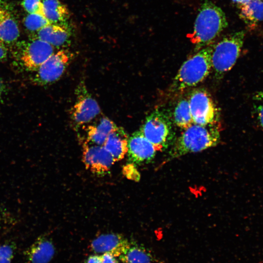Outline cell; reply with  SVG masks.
I'll use <instances>...</instances> for the list:
<instances>
[{
  "label": "cell",
  "mask_w": 263,
  "mask_h": 263,
  "mask_svg": "<svg viewBox=\"0 0 263 263\" xmlns=\"http://www.w3.org/2000/svg\"><path fill=\"white\" fill-rule=\"evenodd\" d=\"M220 138L218 124L205 126L193 124L175 139L170 147L167 161L215 147Z\"/></svg>",
  "instance_id": "obj_1"
},
{
  "label": "cell",
  "mask_w": 263,
  "mask_h": 263,
  "mask_svg": "<svg viewBox=\"0 0 263 263\" xmlns=\"http://www.w3.org/2000/svg\"><path fill=\"white\" fill-rule=\"evenodd\" d=\"M227 26L223 10L212 1L207 0L202 4L196 17L192 32L188 37L199 51L213 41Z\"/></svg>",
  "instance_id": "obj_2"
},
{
  "label": "cell",
  "mask_w": 263,
  "mask_h": 263,
  "mask_svg": "<svg viewBox=\"0 0 263 263\" xmlns=\"http://www.w3.org/2000/svg\"><path fill=\"white\" fill-rule=\"evenodd\" d=\"M214 44L205 47L186 60L174 77L170 91L178 93L204 81L212 69Z\"/></svg>",
  "instance_id": "obj_3"
},
{
  "label": "cell",
  "mask_w": 263,
  "mask_h": 263,
  "mask_svg": "<svg viewBox=\"0 0 263 263\" xmlns=\"http://www.w3.org/2000/svg\"><path fill=\"white\" fill-rule=\"evenodd\" d=\"M244 31L233 33L214 44L212 54V69L215 78L220 79L236 63L242 50Z\"/></svg>",
  "instance_id": "obj_4"
},
{
  "label": "cell",
  "mask_w": 263,
  "mask_h": 263,
  "mask_svg": "<svg viewBox=\"0 0 263 263\" xmlns=\"http://www.w3.org/2000/svg\"><path fill=\"white\" fill-rule=\"evenodd\" d=\"M157 151H164L175 140L171 119L167 112L156 109L147 116L140 129Z\"/></svg>",
  "instance_id": "obj_5"
},
{
  "label": "cell",
  "mask_w": 263,
  "mask_h": 263,
  "mask_svg": "<svg viewBox=\"0 0 263 263\" xmlns=\"http://www.w3.org/2000/svg\"><path fill=\"white\" fill-rule=\"evenodd\" d=\"M188 98L193 124L204 126L218 124L219 109L207 90L194 89Z\"/></svg>",
  "instance_id": "obj_6"
},
{
  "label": "cell",
  "mask_w": 263,
  "mask_h": 263,
  "mask_svg": "<svg viewBox=\"0 0 263 263\" xmlns=\"http://www.w3.org/2000/svg\"><path fill=\"white\" fill-rule=\"evenodd\" d=\"M75 101L72 107L70 118L75 129L94 119L101 113L98 102L89 93L83 80H81L75 91Z\"/></svg>",
  "instance_id": "obj_7"
},
{
  "label": "cell",
  "mask_w": 263,
  "mask_h": 263,
  "mask_svg": "<svg viewBox=\"0 0 263 263\" xmlns=\"http://www.w3.org/2000/svg\"><path fill=\"white\" fill-rule=\"evenodd\" d=\"M73 58V54L60 49L51 56L35 71L33 81L41 86L52 84L59 80Z\"/></svg>",
  "instance_id": "obj_8"
},
{
  "label": "cell",
  "mask_w": 263,
  "mask_h": 263,
  "mask_svg": "<svg viewBox=\"0 0 263 263\" xmlns=\"http://www.w3.org/2000/svg\"><path fill=\"white\" fill-rule=\"evenodd\" d=\"M56 49L48 43L34 38L23 43L17 56L21 65L27 70L34 72L56 52Z\"/></svg>",
  "instance_id": "obj_9"
},
{
  "label": "cell",
  "mask_w": 263,
  "mask_h": 263,
  "mask_svg": "<svg viewBox=\"0 0 263 263\" xmlns=\"http://www.w3.org/2000/svg\"><path fill=\"white\" fill-rule=\"evenodd\" d=\"M82 161L87 169L97 175H104L115 162L103 146L86 140L82 143Z\"/></svg>",
  "instance_id": "obj_10"
},
{
  "label": "cell",
  "mask_w": 263,
  "mask_h": 263,
  "mask_svg": "<svg viewBox=\"0 0 263 263\" xmlns=\"http://www.w3.org/2000/svg\"><path fill=\"white\" fill-rule=\"evenodd\" d=\"M157 150L143 134L140 129L129 137L128 143V157L134 165L148 163L155 157Z\"/></svg>",
  "instance_id": "obj_11"
},
{
  "label": "cell",
  "mask_w": 263,
  "mask_h": 263,
  "mask_svg": "<svg viewBox=\"0 0 263 263\" xmlns=\"http://www.w3.org/2000/svg\"><path fill=\"white\" fill-rule=\"evenodd\" d=\"M129 242L120 234H103L94 239L90 247L96 254L109 253L118 258L127 247Z\"/></svg>",
  "instance_id": "obj_12"
},
{
  "label": "cell",
  "mask_w": 263,
  "mask_h": 263,
  "mask_svg": "<svg viewBox=\"0 0 263 263\" xmlns=\"http://www.w3.org/2000/svg\"><path fill=\"white\" fill-rule=\"evenodd\" d=\"M55 251L54 244L50 238L39 236L24 251L25 263H49Z\"/></svg>",
  "instance_id": "obj_13"
},
{
  "label": "cell",
  "mask_w": 263,
  "mask_h": 263,
  "mask_svg": "<svg viewBox=\"0 0 263 263\" xmlns=\"http://www.w3.org/2000/svg\"><path fill=\"white\" fill-rule=\"evenodd\" d=\"M19 37L18 23L7 6L0 3V40L5 45L15 42Z\"/></svg>",
  "instance_id": "obj_14"
},
{
  "label": "cell",
  "mask_w": 263,
  "mask_h": 263,
  "mask_svg": "<svg viewBox=\"0 0 263 263\" xmlns=\"http://www.w3.org/2000/svg\"><path fill=\"white\" fill-rule=\"evenodd\" d=\"M70 31L59 25L50 23L36 33L35 38L45 41L57 49L70 43Z\"/></svg>",
  "instance_id": "obj_15"
},
{
  "label": "cell",
  "mask_w": 263,
  "mask_h": 263,
  "mask_svg": "<svg viewBox=\"0 0 263 263\" xmlns=\"http://www.w3.org/2000/svg\"><path fill=\"white\" fill-rule=\"evenodd\" d=\"M42 11L50 23L69 30L70 13L66 5L59 0H42Z\"/></svg>",
  "instance_id": "obj_16"
},
{
  "label": "cell",
  "mask_w": 263,
  "mask_h": 263,
  "mask_svg": "<svg viewBox=\"0 0 263 263\" xmlns=\"http://www.w3.org/2000/svg\"><path fill=\"white\" fill-rule=\"evenodd\" d=\"M117 127L108 117H101L86 127V140L94 144L103 146L109 135Z\"/></svg>",
  "instance_id": "obj_17"
},
{
  "label": "cell",
  "mask_w": 263,
  "mask_h": 263,
  "mask_svg": "<svg viewBox=\"0 0 263 263\" xmlns=\"http://www.w3.org/2000/svg\"><path fill=\"white\" fill-rule=\"evenodd\" d=\"M129 137L125 130L120 127L108 136L103 146L115 161L122 159L127 153Z\"/></svg>",
  "instance_id": "obj_18"
},
{
  "label": "cell",
  "mask_w": 263,
  "mask_h": 263,
  "mask_svg": "<svg viewBox=\"0 0 263 263\" xmlns=\"http://www.w3.org/2000/svg\"><path fill=\"white\" fill-rule=\"evenodd\" d=\"M120 263H155L151 252L144 245L130 241L124 252L118 257Z\"/></svg>",
  "instance_id": "obj_19"
},
{
  "label": "cell",
  "mask_w": 263,
  "mask_h": 263,
  "mask_svg": "<svg viewBox=\"0 0 263 263\" xmlns=\"http://www.w3.org/2000/svg\"><path fill=\"white\" fill-rule=\"evenodd\" d=\"M240 17L250 28L253 29L263 20V1L250 0L241 6Z\"/></svg>",
  "instance_id": "obj_20"
},
{
  "label": "cell",
  "mask_w": 263,
  "mask_h": 263,
  "mask_svg": "<svg viewBox=\"0 0 263 263\" xmlns=\"http://www.w3.org/2000/svg\"><path fill=\"white\" fill-rule=\"evenodd\" d=\"M173 121L184 130L193 124L188 98H182L177 103L173 113Z\"/></svg>",
  "instance_id": "obj_21"
},
{
  "label": "cell",
  "mask_w": 263,
  "mask_h": 263,
  "mask_svg": "<svg viewBox=\"0 0 263 263\" xmlns=\"http://www.w3.org/2000/svg\"><path fill=\"white\" fill-rule=\"evenodd\" d=\"M50 23L41 13L28 14L24 19V25L26 29L36 33Z\"/></svg>",
  "instance_id": "obj_22"
},
{
  "label": "cell",
  "mask_w": 263,
  "mask_h": 263,
  "mask_svg": "<svg viewBox=\"0 0 263 263\" xmlns=\"http://www.w3.org/2000/svg\"><path fill=\"white\" fill-rule=\"evenodd\" d=\"M17 249L16 244L6 242L0 245V263H11Z\"/></svg>",
  "instance_id": "obj_23"
},
{
  "label": "cell",
  "mask_w": 263,
  "mask_h": 263,
  "mask_svg": "<svg viewBox=\"0 0 263 263\" xmlns=\"http://www.w3.org/2000/svg\"><path fill=\"white\" fill-rule=\"evenodd\" d=\"M254 116L258 124L263 130V91L257 92L253 97Z\"/></svg>",
  "instance_id": "obj_24"
},
{
  "label": "cell",
  "mask_w": 263,
  "mask_h": 263,
  "mask_svg": "<svg viewBox=\"0 0 263 263\" xmlns=\"http://www.w3.org/2000/svg\"><path fill=\"white\" fill-rule=\"evenodd\" d=\"M22 5L28 14L41 13L43 14L42 0H23Z\"/></svg>",
  "instance_id": "obj_25"
},
{
  "label": "cell",
  "mask_w": 263,
  "mask_h": 263,
  "mask_svg": "<svg viewBox=\"0 0 263 263\" xmlns=\"http://www.w3.org/2000/svg\"><path fill=\"white\" fill-rule=\"evenodd\" d=\"M134 165L130 163L124 166L123 169L124 174L129 179L135 180L139 179V175L137 171L134 167Z\"/></svg>",
  "instance_id": "obj_26"
},
{
  "label": "cell",
  "mask_w": 263,
  "mask_h": 263,
  "mask_svg": "<svg viewBox=\"0 0 263 263\" xmlns=\"http://www.w3.org/2000/svg\"><path fill=\"white\" fill-rule=\"evenodd\" d=\"M12 217L3 210L0 209V229L2 226L6 225L12 222Z\"/></svg>",
  "instance_id": "obj_27"
},
{
  "label": "cell",
  "mask_w": 263,
  "mask_h": 263,
  "mask_svg": "<svg viewBox=\"0 0 263 263\" xmlns=\"http://www.w3.org/2000/svg\"><path fill=\"white\" fill-rule=\"evenodd\" d=\"M100 257L102 263H120L117 257L109 253L102 254Z\"/></svg>",
  "instance_id": "obj_28"
},
{
  "label": "cell",
  "mask_w": 263,
  "mask_h": 263,
  "mask_svg": "<svg viewBox=\"0 0 263 263\" xmlns=\"http://www.w3.org/2000/svg\"><path fill=\"white\" fill-rule=\"evenodd\" d=\"M84 263H102L100 255H90L85 260Z\"/></svg>",
  "instance_id": "obj_29"
},
{
  "label": "cell",
  "mask_w": 263,
  "mask_h": 263,
  "mask_svg": "<svg viewBox=\"0 0 263 263\" xmlns=\"http://www.w3.org/2000/svg\"><path fill=\"white\" fill-rule=\"evenodd\" d=\"M7 56L6 45L0 40V61L3 60Z\"/></svg>",
  "instance_id": "obj_30"
},
{
  "label": "cell",
  "mask_w": 263,
  "mask_h": 263,
  "mask_svg": "<svg viewBox=\"0 0 263 263\" xmlns=\"http://www.w3.org/2000/svg\"><path fill=\"white\" fill-rule=\"evenodd\" d=\"M250 0H232L233 1L240 4L241 6L248 3Z\"/></svg>",
  "instance_id": "obj_31"
},
{
  "label": "cell",
  "mask_w": 263,
  "mask_h": 263,
  "mask_svg": "<svg viewBox=\"0 0 263 263\" xmlns=\"http://www.w3.org/2000/svg\"><path fill=\"white\" fill-rule=\"evenodd\" d=\"M4 91V85L0 79V98L1 96Z\"/></svg>",
  "instance_id": "obj_32"
},
{
  "label": "cell",
  "mask_w": 263,
  "mask_h": 263,
  "mask_svg": "<svg viewBox=\"0 0 263 263\" xmlns=\"http://www.w3.org/2000/svg\"><path fill=\"white\" fill-rule=\"evenodd\" d=\"M0 2H1V1H0Z\"/></svg>",
  "instance_id": "obj_33"
},
{
  "label": "cell",
  "mask_w": 263,
  "mask_h": 263,
  "mask_svg": "<svg viewBox=\"0 0 263 263\" xmlns=\"http://www.w3.org/2000/svg\"><path fill=\"white\" fill-rule=\"evenodd\" d=\"M263 1V0H262Z\"/></svg>",
  "instance_id": "obj_34"
},
{
  "label": "cell",
  "mask_w": 263,
  "mask_h": 263,
  "mask_svg": "<svg viewBox=\"0 0 263 263\" xmlns=\"http://www.w3.org/2000/svg\"></svg>",
  "instance_id": "obj_35"
}]
</instances>
